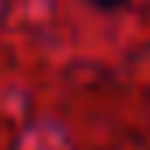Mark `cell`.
<instances>
[{"label":"cell","instance_id":"6da1fadb","mask_svg":"<svg viewBox=\"0 0 150 150\" xmlns=\"http://www.w3.org/2000/svg\"><path fill=\"white\" fill-rule=\"evenodd\" d=\"M87 4H91V7H98V11H119L126 0H87Z\"/></svg>","mask_w":150,"mask_h":150}]
</instances>
